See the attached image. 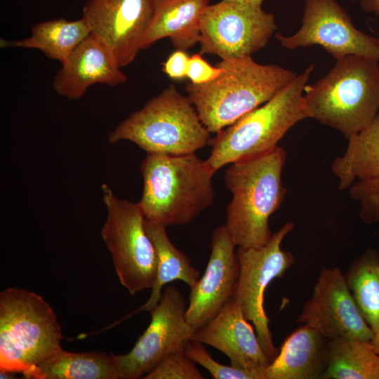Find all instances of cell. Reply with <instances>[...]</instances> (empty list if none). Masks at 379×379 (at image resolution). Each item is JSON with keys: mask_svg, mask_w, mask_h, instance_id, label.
Wrapping results in <instances>:
<instances>
[{"mask_svg": "<svg viewBox=\"0 0 379 379\" xmlns=\"http://www.w3.org/2000/svg\"><path fill=\"white\" fill-rule=\"evenodd\" d=\"M287 154L275 148L230 164L225 183L232 198L226 209L225 227L238 247H260L270 239L269 219L286 193L281 175Z\"/></svg>", "mask_w": 379, "mask_h": 379, "instance_id": "6da1fadb", "label": "cell"}, {"mask_svg": "<svg viewBox=\"0 0 379 379\" xmlns=\"http://www.w3.org/2000/svg\"><path fill=\"white\" fill-rule=\"evenodd\" d=\"M220 77L186 86L187 98L211 133H217L267 102L296 77L291 69L256 62L252 56L222 60Z\"/></svg>", "mask_w": 379, "mask_h": 379, "instance_id": "7a4b0ae2", "label": "cell"}, {"mask_svg": "<svg viewBox=\"0 0 379 379\" xmlns=\"http://www.w3.org/2000/svg\"><path fill=\"white\" fill-rule=\"evenodd\" d=\"M145 218L164 227L187 225L214 200L213 173L194 153L147 154L140 164Z\"/></svg>", "mask_w": 379, "mask_h": 379, "instance_id": "3957f363", "label": "cell"}, {"mask_svg": "<svg viewBox=\"0 0 379 379\" xmlns=\"http://www.w3.org/2000/svg\"><path fill=\"white\" fill-rule=\"evenodd\" d=\"M314 69L312 64L267 102L215 133L205 160L210 170L215 173L227 164L275 148L295 124L310 118L304 92Z\"/></svg>", "mask_w": 379, "mask_h": 379, "instance_id": "277c9868", "label": "cell"}, {"mask_svg": "<svg viewBox=\"0 0 379 379\" xmlns=\"http://www.w3.org/2000/svg\"><path fill=\"white\" fill-rule=\"evenodd\" d=\"M378 62L355 55L337 60L326 76L305 87L310 118L347 138L367 126L379 111Z\"/></svg>", "mask_w": 379, "mask_h": 379, "instance_id": "5b68a950", "label": "cell"}, {"mask_svg": "<svg viewBox=\"0 0 379 379\" xmlns=\"http://www.w3.org/2000/svg\"><path fill=\"white\" fill-rule=\"evenodd\" d=\"M58 317L39 294L18 287L0 293V371L32 378L36 368L62 350Z\"/></svg>", "mask_w": 379, "mask_h": 379, "instance_id": "8992f818", "label": "cell"}, {"mask_svg": "<svg viewBox=\"0 0 379 379\" xmlns=\"http://www.w3.org/2000/svg\"><path fill=\"white\" fill-rule=\"evenodd\" d=\"M210 133L187 96L170 85L123 121L108 140L131 141L147 154L183 155L205 147Z\"/></svg>", "mask_w": 379, "mask_h": 379, "instance_id": "52a82bcc", "label": "cell"}, {"mask_svg": "<svg viewBox=\"0 0 379 379\" xmlns=\"http://www.w3.org/2000/svg\"><path fill=\"white\" fill-rule=\"evenodd\" d=\"M107 218L101 236L111 253L119 282L131 295L151 288L156 278L158 255L145 228L138 203L116 197L106 184L101 187Z\"/></svg>", "mask_w": 379, "mask_h": 379, "instance_id": "ba28073f", "label": "cell"}, {"mask_svg": "<svg viewBox=\"0 0 379 379\" xmlns=\"http://www.w3.org/2000/svg\"><path fill=\"white\" fill-rule=\"evenodd\" d=\"M294 227L293 222H286L264 246L239 247L237 251L239 274L233 299L253 325L260 344L271 362L279 349L272 340L270 319L264 307V294L269 284L283 277L295 262L293 255L281 248L284 239Z\"/></svg>", "mask_w": 379, "mask_h": 379, "instance_id": "9c48e42d", "label": "cell"}, {"mask_svg": "<svg viewBox=\"0 0 379 379\" xmlns=\"http://www.w3.org/2000/svg\"><path fill=\"white\" fill-rule=\"evenodd\" d=\"M276 29L274 14L262 7L222 0L202 14L199 53L222 60L251 56L266 46Z\"/></svg>", "mask_w": 379, "mask_h": 379, "instance_id": "30bf717a", "label": "cell"}, {"mask_svg": "<svg viewBox=\"0 0 379 379\" xmlns=\"http://www.w3.org/2000/svg\"><path fill=\"white\" fill-rule=\"evenodd\" d=\"M186 303L173 286L164 289L149 311L151 322L130 352L113 355L119 379H137L151 371L170 353L184 350L196 331L186 320Z\"/></svg>", "mask_w": 379, "mask_h": 379, "instance_id": "8fae6325", "label": "cell"}, {"mask_svg": "<svg viewBox=\"0 0 379 379\" xmlns=\"http://www.w3.org/2000/svg\"><path fill=\"white\" fill-rule=\"evenodd\" d=\"M275 36L289 50L318 45L336 60L355 55L379 61V39L358 29L336 0H305L300 28Z\"/></svg>", "mask_w": 379, "mask_h": 379, "instance_id": "7c38bea8", "label": "cell"}, {"mask_svg": "<svg viewBox=\"0 0 379 379\" xmlns=\"http://www.w3.org/2000/svg\"><path fill=\"white\" fill-rule=\"evenodd\" d=\"M296 322L311 326L328 339L371 341L374 335L358 309L344 274L336 267L321 270Z\"/></svg>", "mask_w": 379, "mask_h": 379, "instance_id": "4fadbf2b", "label": "cell"}, {"mask_svg": "<svg viewBox=\"0 0 379 379\" xmlns=\"http://www.w3.org/2000/svg\"><path fill=\"white\" fill-rule=\"evenodd\" d=\"M156 0H87L82 18L124 67L135 58L150 25Z\"/></svg>", "mask_w": 379, "mask_h": 379, "instance_id": "5bb4252c", "label": "cell"}, {"mask_svg": "<svg viewBox=\"0 0 379 379\" xmlns=\"http://www.w3.org/2000/svg\"><path fill=\"white\" fill-rule=\"evenodd\" d=\"M236 246L225 225L213 231L206 268L190 288L185 312L186 320L195 330L215 317L233 298L239 274Z\"/></svg>", "mask_w": 379, "mask_h": 379, "instance_id": "9a60e30c", "label": "cell"}, {"mask_svg": "<svg viewBox=\"0 0 379 379\" xmlns=\"http://www.w3.org/2000/svg\"><path fill=\"white\" fill-rule=\"evenodd\" d=\"M192 340L218 350L229 358L232 366L238 368L263 373L262 370L271 363L253 325L233 298L197 328Z\"/></svg>", "mask_w": 379, "mask_h": 379, "instance_id": "2e32d148", "label": "cell"}, {"mask_svg": "<svg viewBox=\"0 0 379 379\" xmlns=\"http://www.w3.org/2000/svg\"><path fill=\"white\" fill-rule=\"evenodd\" d=\"M61 65L53 88L59 95L70 100L79 99L93 84L115 86L127 80L113 52L93 33Z\"/></svg>", "mask_w": 379, "mask_h": 379, "instance_id": "e0dca14e", "label": "cell"}, {"mask_svg": "<svg viewBox=\"0 0 379 379\" xmlns=\"http://www.w3.org/2000/svg\"><path fill=\"white\" fill-rule=\"evenodd\" d=\"M328 340L302 324L285 338L277 357L262 370L264 379H321Z\"/></svg>", "mask_w": 379, "mask_h": 379, "instance_id": "ac0fdd59", "label": "cell"}, {"mask_svg": "<svg viewBox=\"0 0 379 379\" xmlns=\"http://www.w3.org/2000/svg\"><path fill=\"white\" fill-rule=\"evenodd\" d=\"M209 0H156L141 49L168 37L176 49L187 51L200 39V25Z\"/></svg>", "mask_w": 379, "mask_h": 379, "instance_id": "d6986e66", "label": "cell"}, {"mask_svg": "<svg viewBox=\"0 0 379 379\" xmlns=\"http://www.w3.org/2000/svg\"><path fill=\"white\" fill-rule=\"evenodd\" d=\"M145 228L158 255L157 271L151 288V294L146 302L139 308L105 329L114 326L140 312L152 310L161 300L163 288L167 284L180 280L192 288L200 278L199 270L192 266L190 258L171 242L166 227L145 219Z\"/></svg>", "mask_w": 379, "mask_h": 379, "instance_id": "ffe728a7", "label": "cell"}, {"mask_svg": "<svg viewBox=\"0 0 379 379\" xmlns=\"http://www.w3.org/2000/svg\"><path fill=\"white\" fill-rule=\"evenodd\" d=\"M347 139L345 152L331 165L340 190L355 181L379 177V111L367 126Z\"/></svg>", "mask_w": 379, "mask_h": 379, "instance_id": "44dd1931", "label": "cell"}, {"mask_svg": "<svg viewBox=\"0 0 379 379\" xmlns=\"http://www.w3.org/2000/svg\"><path fill=\"white\" fill-rule=\"evenodd\" d=\"M321 379H379V354L371 341L329 339L326 366Z\"/></svg>", "mask_w": 379, "mask_h": 379, "instance_id": "7402d4cb", "label": "cell"}, {"mask_svg": "<svg viewBox=\"0 0 379 379\" xmlns=\"http://www.w3.org/2000/svg\"><path fill=\"white\" fill-rule=\"evenodd\" d=\"M31 30L29 37L15 41V46L38 49L61 65L91 34L84 18L76 20L58 18L44 21L35 24Z\"/></svg>", "mask_w": 379, "mask_h": 379, "instance_id": "603a6c76", "label": "cell"}, {"mask_svg": "<svg viewBox=\"0 0 379 379\" xmlns=\"http://www.w3.org/2000/svg\"><path fill=\"white\" fill-rule=\"evenodd\" d=\"M34 379H119L112 354L103 352H72L63 349L41 363Z\"/></svg>", "mask_w": 379, "mask_h": 379, "instance_id": "cb8c5ba5", "label": "cell"}, {"mask_svg": "<svg viewBox=\"0 0 379 379\" xmlns=\"http://www.w3.org/2000/svg\"><path fill=\"white\" fill-rule=\"evenodd\" d=\"M344 277L363 318L379 331V253L368 248L349 265Z\"/></svg>", "mask_w": 379, "mask_h": 379, "instance_id": "d4e9b609", "label": "cell"}, {"mask_svg": "<svg viewBox=\"0 0 379 379\" xmlns=\"http://www.w3.org/2000/svg\"><path fill=\"white\" fill-rule=\"evenodd\" d=\"M184 351L192 361L206 368L215 379H264L262 372L238 368L216 361L203 343L198 341L190 340L186 344Z\"/></svg>", "mask_w": 379, "mask_h": 379, "instance_id": "484cf974", "label": "cell"}, {"mask_svg": "<svg viewBox=\"0 0 379 379\" xmlns=\"http://www.w3.org/2000/svg\"><path fill=\"white\" fill-rule=\"evenodd\" d=\"M145 379H203L192 361L185 353L184 350L173 352L164 358Z\"/></svg>", "mask_w": 379, "mask_h": 379, "instance_id": "4316f807", "label": "cell"}, {"mask_svg": "<svg viewBox=\"0 0 379 379\" xmlns=\"http://www.w3.org/2000/svg\"><path fill=\"white\" fill-rule=\"evenodd\" d=\"M349 190L350 197L359 206L362 221L379 225V177L355 181Z\"/></svg>", "mask_w": 379, "mask_h": 379, "instance_id": "83f0119b", "label": "cell"}, {"mask_svg": "<svg viewBox=\"0 0 379 379\" xmlns=\"http://www.w3.org/2000/svg\"><path fill=\"white\" fill-rule=\"evenodd\" d=\"M222 71L218 65L209 64L199 53L190 56L187 78L192 84L204 85L217 79Z\"/></svg>", "mask_w": 379, "mask_h": 379, "instance_id": "f1b7e54d", "label": "cell"}, {"mask_svg": "<svg viewBox=\"0 0 379 379\" xmlns=\"http://www.w3.org/2000/svg\"><path fill=\"white\" fill-rule=\"evenodd\" d=\"M190 55L185 51L176 49L162 63V71L173 80L187 78Z\"/></svg>", "mask_w": 379, "mask_h": 379, "instance_id": "f546056e", "label": "cell"}, {"mask_svg": "<svg viewBox=\"0 0 379 379\" xmlns=\"http://www.w3.org/2000/svg\"><path fill=\"white\" fill-rule=\"evenodd\" d=\"M362 9L379 15V0H359ZM379 39V38H378Z\"/></svg>", "mask_w": 379, "mask_h": 379, "instance_id": "4dcf8cb0", "label": "cell"}, {"mask_svg": "<svg viewBox=\"0 0 379 379\" xmlns=\"http://www.w3.org/2000/svg\"><path fill=\"white\" fill-rule=\"evenodd\" d=\"M231 1H234L246 5H248L254 7H262V3L265 0H227Z\"/></svg>", "mask_w": 379, "mask_h": 379, "instance_id": "1f68e13d", "label": "cell"}, {"mask_svg": "<svg viewBox=\"0 0 379 379\" xmlns=\"http://www.w3.org/2000/svg\"><path fill=\"white\" fill-rule=\"evenodd\" d=\"M371 343L375 351L379 354V331L374 333Z\"/></svg>", "mask_w": 379, "mask_h": 379, "instance_id": "d6a6232c", "label": "cell"}, {"mask_svg": "<svg viewBox=\"0 0 379 379\" xmlns=\"http://www.w3.org/2000/svg\"><path fill=\"white\" fill-rule=\"evenodd\" d=\"M351 1H357V0H351Z\"/></svg>", "mask_w": 379, "mask_h": 379, "instance_id": "836d02e7", "label": "cell"}]
</instances>
